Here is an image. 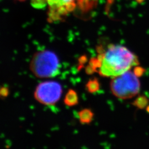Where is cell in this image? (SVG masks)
Segmentation results:
<instances>
[{
    "label": "cell",
    "mask_w": 149,
    "mask_h": 149,
    "mask_svg": "<svg viewBox=\"0 0 149 149\" xmlns=\"http://www.w3.org/2000/svg\"><path fill=\"white\" fill-rule=\"evenodd\" d=\"M86 90L90 93H95L100 90V82L96 77L91 79L88 81L85 86Z\"/></svg>",
    "instance_id": "cell-9"
},
{
    "label": "cell",
    "mask_w": 149,
    "mask_h": 149,
    "mask_svg": "<svg viewBox=\"0 0 149 149\" xmlns=\"http://www.w3.org/2000/svg\"><path fill=\"white\" fill-rule=\"evenodd\" d=\"M80 122L82 124H90L94 118V113L90 109H84L77 113Z\"/></svg>",
    "instance_id": "cell-7"
},
{
    "label": "cell",
    "mask_w": 149,
    "mask_h": 149,
    "mask_svg": "<svg viewBox=\"0 0 149 149\" xmlns=\"http://www.w3.org/2000/svg\"><path fill=\"white\" fill-rule=\"evenodd\" d=\"M76 0H47L49 6V19L50 21H58L76 7Z\"/></svg>",
    "instance_id": "cell-5"
},
{
    "label": "cell",
    "mask_w": 149,
    "mask_h": 149,
    "mask_svg": "<svg viewBox=\"0 0 149 149\" xmlns=\"http://www.w3.org/2000/svg\"><path fill=\"white\" fill-rule=\"evenodd\" d=\"M146 71V69H145L143 67L137 65L134 68L133 72L138 77H140L144 75Z\"/></svg>",
    "instance_id": "cell-12"
},
{
    "label": "cell",
    "mask_w": 149,
    "mask_h": 149,
    "mask_svg": "<svg viewBox=\"0 0 149 149\" xmlns=\"http://www.w3.org/2000/svg\"><path fill=\"white\" fill-rule=\"evenodd\" d=\"M63 87L59 82L47 81L36 87L34 97L37 101L45 106H53L60 100Z\"/></svg>",
    "instance_id": "cell-4"
},
{
    "label": "cell",
    "mask_w": 149,
    "mask_h": 149,
    "mask_svg": "<svg viewBox=\"0 0 149 149\" xmlns=\"http://www.w3.org/2000/svg\"><path fill=\"white\" fill-rule=\"evenodd\" d=\"M139 65L138 56L128 48L109 44L103 53L99 74L103 77H115Z\"/></svg>",
    "instance_id": "cell-1"
},
{
    "label": "cell",
    "mask_w": 149,
    "mask_h": 149,
    "mask_svg": "<svg viewBox=\"0 0 149 149\" xmlns=\"http://www.w3.org/2000/svg\"><path fill=\"white\" fill-rule=\"evenodd\" d=\"M146 111H147V112H148V113L149 114V106H147V107H146Z\"/></svg>",
    "instance_id": "cell-14"
},
{
    "label": "cell",
    "mask_w": 149,
    "mask_h": 149,
    "mask_svg": "<svg viewBox=\"0 0 149 149\" xmlns=\"http://www.w3.org/2000/svg\"><path fill=\"white\" fill-rule=\"evenodd\" d=\"M140 87L138 77L129 70L112 77L110 84L113 95L123 100L132 98L136 96L140 91Z\"/></svg>",
    "instance_id": "cell-3"
},
{
    "label": "cell",
    "mask_w": 149,
    "mask_h": 149,
    "mask_svg": "<svg viewBox=\"0 0 149 149\" xmlns=\"http://www.w3.org/2000/svg\"><path fill=\"white\" fill-rule=\"evenodd\" d=\"M78 61H79V64H78L77 70H80L84 67V65L87 63V57L86 55H82L79 58Z\"/></svg>",
    "instance_id": "cell-13"
},
{
    "label": "cell",
    "mask_w": 149,
    "mask_h": 149,
    "mask_svg": "<svg viewBox=\"0 0 149 149\" xmlns=\"http://www.w3.org/2000/svg\"><path fill=\"white\" fill-rule=\"evenodd\" d=\"M149 103V100L144 95L139 96L133 102V105L139 109H143L147 107Z\"/></svg>",
    "instance_id": "cell-10"
},
{
    "label": "cell",
    "mask_w": 149,
    "mask_h": 149,
    "mask_svg": "<svg viewBox=\"0 0 149 149\" xmlns=\"http://www.w3.org/2000/svg\"><path fill=\"white\" fill-rule=\"evenodd\" d=\"M10 95V89L7 86H3L0 87V98L5 99Z\"/></svg>",
    "instance_id": "cell-11"
},
{
    "label": "cell",
    "mask_w": 149,
    "mask_h": 149,
    "mask_svg": "<svg viewBox=\"0 0 149 149\" xmlns=\"http://www.w3.org/2000/svg\"><path fill=\"white\" fill-rule=\"evenodd\" d=\"M102 65V61L98 58H92L89 61V64L86 67V72L88 74H93L97 70L100 69Z\"/></svg>",
    "instance_id": "cell-8"
},
{
    "label": "cell",
    "mask_w": 149,
    "mask_h": 149,
    "mask_svg": "<svg viewBox=\"0 0 149 149\" xmlns=\"http://www.w3.org/2000/svg\"><path fill=\"white\" fill-rule=\"evenodd\" d=\"M79 102V98L76 91L70 89L66 93L64 98V104L68 107H74L77 105Z\"/></svg>",
    "instance_id": "cell-6"
},
{
    "label": "cell",
    "mask_w": 149,
    "mask_h": 149,
    "mask_svg": "<svg viewBox=\"0 0 149 149\" xmlns=\"http://www.w3.org/2000/svg\"><path fill=\"white\" fill-rule=\"evenodd\" d=\"M60 64L58 56L49 50L34 54L29 64L33 74L39 79L52 78L59 74Z\"/></svg>",
    "instance_id": "cell-2"
},
{
    "label": "cell",
    "mask_w": 149,
    "mask_h": 149,
    "mask_svg": "<svg viewBox=\"0 0 149 149\" xmlns=\"http://www.w3.org/2000/svg\"><path fill=\"white\" fill-rule=\"evenodd\" d=\"M16 1H21V2H23V1H24L26 0H16Z\"/></svg>",
    "instance_id": "cell-15"
}]
</instances>
